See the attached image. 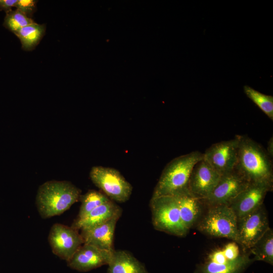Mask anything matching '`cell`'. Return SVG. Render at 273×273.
I'll list each match as a JSON object with an SVG mask.
<instances>
[{
    "label": "cell",
    "mask_w": 273,
    "mask_h": 273,
    "mask_svg": "<svg viewBox=\"0 0 273 273\" xmlns=\"http://www.w3.org/2000/svg\"><path fill=\"white\" fill-rule=\"evenodd\" d=\"M249 250L254 255L253 260L263 261L272 265V229L269 228Z\"/></svg>",
    "instance_id": "20"
},
{
    "label": "cell",
    "mask_w": 273,
    "mask_h": 273,
    "mask_svg": "<svg viewBox=\"0 0 273 273\" xmlns=\"http://www.w3.org/2000/svg\"><path fill=\"white\" fill-rule=\"evenodd\" d=\"M243 89L246 96L273 120V96L262 94L247 85Z\"/></svg>",
    "instance_id": "22"
},
{
    "label": "cell",
    "mask_w": 273,
    "mask_h": 273,
    "mask_svg": "<svg viewBox=\"0 0 273 273\" xmlns=\"http://www.w3.org/2000/svg\"><path fill=\"white\" fill-rule=\"evenodd\" d=\"M121 208L114 202L110 200L96 208L84 217L76 218L71 226L78 231L90 229L114 217L121 216Z\"/></svg>",
    "instance_id": "15"
},
{
    "label": "cell",
    "mask_w": 273,
    "mask_h": 273,
    "mask_svg": "<svg viewBox=\"0 0 273 273\" xmlns=\"http://www.w3.org/2000/svg\"><path fill=\"white\" fill-rule=\"evenodd\" d=\"M37 2L35 0H17L15 7L27 17L31 18L36 11Z\"/></svg>",
    "instance_id": "24"
},
{
    "label": "cell",
    "mask_w": 273,
    "mask_h": 273,
    "mask_svg": "<svg viewBox=\"0 0 273 273\" xmlns=\"http://www.w3.org/2000/svg\"><path fill=\"white\" fill-rule=\"evenodd\" d=\"M269 157H273V137L271 136L267 142V151H266Z\"/></svg>",
    "instance_id": "26"
},
{
    "label": "cell",
    "mask_w": 273,
    "mask_h": 273,
    "mask_svg": "<svg viewBox=\"0 0 273 273\" xmlns=\"http://www.w3.org/2000/svg\"><path fill=\"white\" fill-rule=\"evenodd\" d=\"M89 176L94 184L111 200L124 203L129 199L132 187L118 170L96 166L92 168Z\"/></svg>",
    "instance_id": "6"
},
{
    "label": "cell",
    "mask_w": 273,
    "mask_h": 273,
    "mask_svg": "<svg viewBox=\"0 0 273 273\" xmlns=\"http://www.w3.org/2000/svg\"><path fill=\"white\" fill-rule=\"evenodd\" d=\"M174 197L178 204L182 222L189 231L200 214L202 200L192 195L189 191Z\"/></svg>",
    "instance_id": "17"
},
{
    "label": "cell",
    "mask_w": 273,
    "mask_h": 273,
    "mask_svg": "<svg viewBox=\"0 0 273 273\" xmlns=\"http://www.w3.org/2000/svg\"><path fill=\"white\" fill-rule=\"evenodd\" d=\"M237 136L238 158L235 170L249 183H263L272 185V164L266 151L247 135Z\"/></svg>",
    "instance_id": "1"
},
{
    "label": "cell",
    "mask_w": 273,
    "mask_h": 273,
    "mask_svg": "<svg viewBox=\"0 0 273 273\" xmlns=\"http://www.w3.org/2000/svg\"><path fill=\"white\" fill-rule=\"evenodd\" d=\"M267 215L263 205L252 213L237 220V243L249 249L268 230Z\"/></svg>",
    "instance_id": "9"
},
{
    "label": "cell",
    "mask_w": 273,
    "mask_h": 273,
    "mask_svg": "<svg viewBox=\"0 0 273 273\" xmlns=\"http://www.w3.org/2000/svg\"><path fill=\"white\" fill-rule=\"evenodd\" d=\"M252 262L247 253L238 260L230 263L217 264L204 260L197 273H241Z\"/></svg>",
    "instance_id": "19"
},
{
    "label": "cell",
    "mask_w": 273,
    "mask_h": 273,
    "mask_svg": "<svg viewBox=\"0 0 273 273\" xmlns=\"http://www.w3.org/2000/svg\"><path fill=\"white\" fill-rule=\"evenodd\" d=\"M17 0H0V11H4L6 13L12 10L15 7Z\"/></svg>",
    "instance_id": "25"
},
{
    "label": "cell",
    "mask_w": 273,
    "mask_h": 273,
    "mask_svg": "<svg viewBox=\"0 0 273 273\" xmlns=\"http://www.w3.org/2000/svg\"><path fill=\"white\" fill-rule=\"evenodd\" d=\"M198 229L210 236L225 238L238 242L237 218L228 205L210 206L200 221Z\"/></svg>",
    "instance_id": "5"
},
{
    "label": "cell",
    "mask_w": 273,
    "mask_h": 273,
    "mask_svg": "<svg viewBox=\"0 0 273 273\" xmlns=\"http://www.w3.org/2000/svg\"><path fill=\"white\" fill-rule=\"evenodd\" d=\"M48 241L53 253L66 261L83 244V239L78 230L58 223L52 226L48 236Z\"/></svg>",
    "instance_id": "7"
},
{
    "label": "cell",
    "mask_w": 273,
    "mask_h": 273,
    "mask_svg": "<svg viewBox=\"0 0 273 273\" xmlns=\"http://www.w3.org/2000/svg\"><path fill=\"white\" fill-rule=\"evenodd\" d=\"M4 26L15 33L21 28L35 22L31 18L27 17L17 9L6 13Z\"/></svg>",
    "instance_id": "23"
},
{
    "label": "cell",
    "mask_w": 273,
    "mask_h": 273,
    "mask_svg": "<svg viewBox=\"0 0 273 273\" xmlns=\"http://www.w3.org/2000/svg\"><path fill=\"white\" fill-rule=\"evenodd\" d=\"M221 175L203 158L194 167L189 179L190 193L203 200L212 192L217 184Z\"/></svg>",
    "instance_id": "12"
},
{
    "label": "cell",
    "mask_w": 273,
    "mask_h": 273,
    "mask_svg": "<svg viewBox=\"0 0 273 273\" xmlns=\"http://www.w3.org/2000/svg\"><path fill=\"white\" fill-rule=\"evenodd\" d=\"M114 250H103L89 244H83L67 261V265L79 271H88L108 265Z\"/></svg>",
    "instance_id": "13"
},
{
    "label": "cell",
    "mask_w": 273,
    "mask_h": 273,
    "mask_svg": "<svg viewBox=\"0 0 273 273\" xmlns=\"http://www.w3.org/2000/svg\"><path fill=\"white\" fill-rule=\"evenodd\" d=\"M272 185L263 183H249L228 205L236 215L237 220L252 213L263 205L267 192Z\"/></svg>",
    "instance_id": "11"
},
{
    "label": "cell",
    "mask_w": 273,
    "mask_h": 273,
    "mask_svg": "<svg viewBox=\"0 0 273 273\" xmlns=\"http://www.w3.org/2000/svg\"><path fill=\"white\" fill-rule=\"evenodd\" d=\"M81 190L71 182L50 180L40 185L35 203L42 218L59 215L79 200Z\"/></svg>",
    "instance_id": "2"
},
{
    "label": "cell",
    "mask_w": 273,
    "mask_h": 273,
    "mask_svg": "<svg viewBox=\"0 0 273 273\" xmlns=\"http://www.w3.org/2000/svg\"><path fill=\"white\" fill-rule=\"evenodd\" d=\"M107 273H149L145 265L129 252L114 250Z\"/></svg>",
    "instance_id": "16"
},
{
    "label": "cell",
    "mask_w": 273,
    "mask_h": 273,
    "mask_svg": "<svg viewBox=\"0 0 273 273\" xmlns=\"http://www.w3.org/2000/svg\"><path fill=\"white\" fill-rule=\"evenodd\" d=\"M46 25L35 22L28 25L14 34L20 39L22 49L31 51L39 44L46 32Z\"/></svg>",
    "instance_id": "18"
},
{
    "label": "cell",
    "mask_w": 273,
    "mask_h": 273,
    "mask_svg": "<svg viewBox=\"0 0 273 273\" xmlns=\"http://www.w3.org/2000/svg\"><path fill=\"white\" fill-rule=\"evenodd\" d=\"M150 207L154 229L177 237L185 236L189 230L180 218L176 198L172 196L151 198Z\"/></svg>",
    "instance_id": "4"
},
{
    "label": "cell",
    "mask_w": 273,
    "mask_h": 273,
    "mask_svg": "<svg viewBox=\"0 0 273 273\" xmlns=\"http://www.w3.org/2000/svg\"><path fill=\"white\" fill-rule=\"evenodd\" d=\"M238 145L237 135L233 139L213 144L203 153V159L221 175L229 173L237 164Z\"/></svg>",
    "instance_id": "8"
},
{
    "label": "cell",
    "mask_w": 273,
    "mask_h": 273,
    "mask_svg": "<svg viewBox=\"0 0 273 273\" xmlns=\"http://www.w3.org/2000/svg\"><path fill=\"white\" fill-rule=\"evenodd\" d=\"M81 205L76 218H80L91 211L111 200L104 194L95 190H89L79 198Z\"/></svg>",
    "instance_id": "21"
},
{
    "label": "cell",
    "mask_w": 273,
    "mask_h": 273,
    "mask_svg": "<svg viewBox=\"0 0 273 273\" xmlns=\"http://www.w3.org/2000/svg\"><path fill=\"white\" fill-rule=\"evenodd\" d=\"M249 183L236 170L221 175L217 184L204 200L210 206L229 205L246 188Z\"/></svg>",
    "instance_id": "10"
},
{
    "label": "cell",
    "mask_w": 273,
    "mask_h": 273,
    "mask_svg": "<svg viewBox=\"0 0 273 273\" xmlns=\"http://www.w3.org/2000/svg\"><path fill=\"white\" fill-rule=\"evenodd\" d=\"M203 158V153L194 151L175 158L163 170L152 198L162 196H175L189 191L192 171Z\"/></svg>",
    "instance_id": "3"
},
{
    "label": "cell",
    "mask_w": 273,
    "mask_h": 273,
    "mask_svg": "<svg viewBox=\"0 0 273 273\" xmlns=\"http://www.w3.org/2000/svg\"><path fill=\"white\" fill-rule=\"evenodd\" d=\"M120 217V216H117L90 229L81 230L80 234L83 244H89L103 250L113 251L114 232Z\"/></svg>",
    "instance_id": "14"
}]
</instances>
